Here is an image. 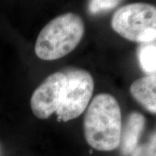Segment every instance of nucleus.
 Instances as JSON below:
<instances>
[{
  "instance_id": "1",
  "label": "nucleus",
  "mask_w": 156,
  "mask_h": 156,
  "mask_svg": "<svg viewBox=\"0 0 156 156\" xmlns=\"http://www.w3.org/2000/svg\"><path fill=\"white\" fill-rule=\"evenodd\" d=\"M122 123L120 106L110 94L95 96L84 119V134L89 145L99 151H112L119 146Z\"/></svg>"
},
{
  "instance_id": "2",
  "label": "nucleus",
  "mask_w": 156,
  "mask_h": 156,
  "mask_svg": "<svg viewBox=\"0 0 156 156\" xmlns=\"http://www.w3.org/2000/svg\"><path fill=\"white\" fill-rule=\"evenodd\" d=\"M83 19L75 13H65L50 21L37 38L35 52L43 60L64 57L77 47L84 36Z\"/></svg>"
},
{
  "instance_id": "3",
  "label": "nucleus",
  "mask_w": 156,
  "mask_h": 156,
  "mask_svg": "<svg viewBox=\"0 0 156 156\" xmlns=\"http://www.w3.org/2000/svg\"><path fill=\"white\" fill-rule=\"evenodd\" d=\"M112 28L123 38L145 44L155 41L156 9L145 3L129 4L115 12Z\"/></svg>"
},
{
  "instance_id": "4",
  "label": "nucleus",
  "mask_w": 156,
  "mask_h": 156,
  "mask_svg": "<svg viewBox=\"0 0 156 156\" xmlns=\"http://www.w3.org/2000/svg\"><path fill=\"white\" fill-rule=\"evenodd\" d=\"M67 87L61 106L57 111L58 122H67L83 114L88 106L94 90V80L90 73L83 69H70L63 73Z\"/></svg>"
},
{
  "instance_id": "5",
  "label": "nucleus",
  "mask_w": 156,
  "mask_h": 156,
  "mask_svg": "<svg viewBox=\"0 0 156 156\" xmlns=\"http://www.w3.org/2000/svg\"><path fill=\"white\" fill-rule=\"evenodd\" d=\"M67 83L63 73H56L37 87L30 98V107L35 116L45 119L56 112L63 101Z\"/></svg>"
},
{
  "instance_id": "6",
  "label": "nucleus",
  "mask_w": 156,
  "mask_h": 156,
  "mask_svg": "<svg viewBox=\"0 0 156 156\" xmlns=\"http://www.w3.org/2000/svg\"><path fill=\"white\" fill-rule=\"evenodd\" d=\"M146 119L139 112H132L126 118L122 128L120 150L123 155L128 156L138 145V142L145 127Z\"/></svg>"
},
{
  "instance_id": "7",
  "label": "nucleus",
  "mask_w": 156,
  "mask_h": 156,
  "mask_svg": "<svg viewBox=\"0 0 156 156\" xmlns=\"http://www.w3.org/2000/svg\"><path fill=\"white\" fill-rule=\"evenodd\" d=\"M135 100L152 114L156 112V76L147 75L136 80L130 86Z\"/></svg>"
},
{
  "instance_id": "8",
  "label": "nucleus",
  "mask_w": 156,
  "mask_h": 156,
  "mask_svg": "<svg viewBox=\"0 0 156 156\" xmlns=\"http://www.w3.org/2000/svg\"><path fill=\"white\" fill-rule=\"evenodd\" d=\"M137 57L142 71L147 75H155L156 72L155 42L140 44L137 50Z\"/></svg>"
},
{
  "instance_id": "9",
  "label": "nucleus",
  "mask_w": 156,
  "mask_h": 156,
  "mask_svg": "<svg viewBox=\"0 0 156 156\" xmlns=\"http://www.w3.org/2000/svg\"><path fill=\"white\" fill-rule=\"evenodd\" d=\"M119 1L113 0H92L88 3V10L92 15L97 14L101 12L111 10L116 7Z\"/></svg>"
},
{
  "instance_id": "10",
  "label": "nucleus",
  "mask_w": 156,
  "mask_h": 156,
  "mask_svg": "<svg viewBox=\"0 0 156 156\" xmlns=\"http://www.w3.org/2000/svg\"><path fill=\"white\" fill-rule=\"evenodd\" d=\"M155 145V132H154L150 138L149 142L136 146L131 156H156Z\"/></svg>"
}]
</instances>
